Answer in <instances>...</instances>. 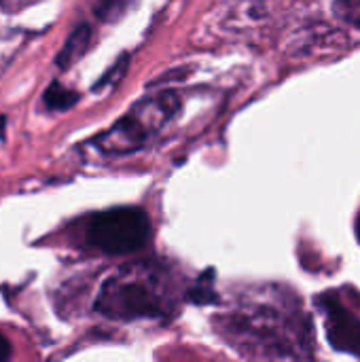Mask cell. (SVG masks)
<instances>
[{"mask_svg": "<svg viewBox=\"0 0 360 362\" xmlns=\"http://www.w3.org/2000/svg\"><path fill=\"white\" fill-rule=\"evenodd\" d=\"M180 108V100L172 91H161L136 104L121 121L95 140L106 155H125L144 146Z\"/></svg>", "mask_w": 360, "mask_h": 362, "instance_id": "6da1fadb", "label": "cell"}, {"mask_svg": "<svg viewBox=\"0 0 360 362\" xmlns=\"http://www.w3.org/2000/svg\"><path fill=\"white\" fill-rule=\"evenodd\" d=\"M95 310L112 320L155 318L163 314V299L142 272H123L104 282Z\"/></svg>", "mask_w": 360, "mask_h": 362, "instance_id": "7a4b0ae2", "label": "cell"}, {"mask_svg": "<svg viewBox=\"0 0 360 362\" xmlns=\"http://www.w3.org/2000/svg\"><path fill=\"white\" fill-rule=\"evenodd\" d=\"M151 238V221L140 208H115L100 212L87 225V240L106 255H129Z\"/></svg>", "mask_w": 360, "mask_h": 362, "instance_id": "3957f363", "label": "cell"}, {"mask_svg": "<svg viewBox=\"0 0 360 362\" xmlns=\"http://www.w3.org/2000/svg\"><path fill=\"white\" fill-rule=\"evenodd\" d=\"M325 322L329 344L346 354L360 358V320L335 297H325Z\"/></svg>", "mask_w": 360, "mask_h": 362, "instance_id": "277c9868", "label": "cell"}, {"mask_svg": "<svg viewBox=\"0 0 360 362\" xmlns=\"http://www.w3.org/2000/svg\"><path fill=\"white\" fill-rule=\"evenodd\" d=\"M91 45V25L87 23H79L72 34L68 36V40L64 42V47L59 49L57 57H55V66L59 70H68L70 66H74L89 49Z\"/></svg>", "mask_w": 360, "mask_h": 362, "instance_id": "5b68a950", "label": "cell"}, {"mask_svg": "<svg viewBox=\"0 0 360 362\" xmlns=\"http://www.w3.org/2000/svg\"><path fill=\"white\" fill-rule=\"evenodd\" d=\"M42 102L49 110H68L72 108L76 102H79V93L64 87L62 83L53 81L47 89H45V95H42Z\"/></svg>", "mask_w": 360, "mask_h": 362, "instance_id": "8992f818", "label": "cell"}, {"mask_svg": "<svg viewBox=\"0 0 360 362\" xmlns=\"http://www.w3.org/2000/svg\"><path fill=\"white\" fill-rule=\"evenodd\" d=\"M134 0H98L95 2V15L98 19L106 21V23H115L117 19H121L125 15V11L132 6Z\"/></svg>", "mask_w": 360, "mask_h": 362, "instance_id": "52a82bcc", "label": "cell"}, {"mask_svg": "<svg viewBox=\"0 0 360 362\" xmlns=\"http://www.w3.org/2000/svg\"><path fill=\"white\" fill-rule=\"evenodd\" d=\"M335 13L346 23L360 28V0H337L335 2Z\"/></svg>", "mask_w": 360, "mask_h": 362, "instance_id": "ba28073f", "label": "cell"}, {"mask_svg": "<svg viewBox=\"0 0 360 362\" xmlns=\"http://www.w3.org/2000/svg\"><path fill=\"white\" fill-rule=\"evenodd\" d=\"M125 70H127V55H123V57H121V59H119V62H117V64H115V66H112V68H110V70H108V72H106L98 83H95V85H93V91H100L102 87L115 85V83L123 76V72H125Z\"/></svg>", "mask_w": 360, "mask_h": 362, "instance_id": "9c48e42d", "label": "cell"}, {"mask_svg": "<svg viewBox=\"0 0 360 362\" xmlns=\"http://www.w3.org/2000/svg\"><path fill=\"white\" fill-rule=\"evenodd\" d=\"M210 282H212V278H208L206 280V276H202V280L197 282V286L189 293V299L193 301V303H212L214 301V293H212V288H210Z\"/></svg>", "mask_w": 360, "mask_h": 362, "instance_id": "30bf717a", "label": "cell"}, {"mask_svg": "<svg viewBox=\"0 0 360 362\" xmlns=\"http://www.w3.org/2000/svg\"><path fill=\"white\" fill-rule=\"evenodd\" d=\"M11 356V346H8V341L0 335V361H6Z\"/></svg>", "mask_w": 360, "mask_h": 362, "instance_id": "8fae6325", "label": "cell"}, {"mask_svg": "<svg viewBox=\"0 0 360 362\" xmlns=\"http://www.w3.org/2000/svg\"><path fill=\"white\" fill-rule=\"evenodd\" d=\"M356 238H359V242H360V216H359V221H356Z\"/></svg>", "mask_w": 360, "mask_h": 362, "instance_id": "7c38bea8", "label": "cell"}]
</instances>
